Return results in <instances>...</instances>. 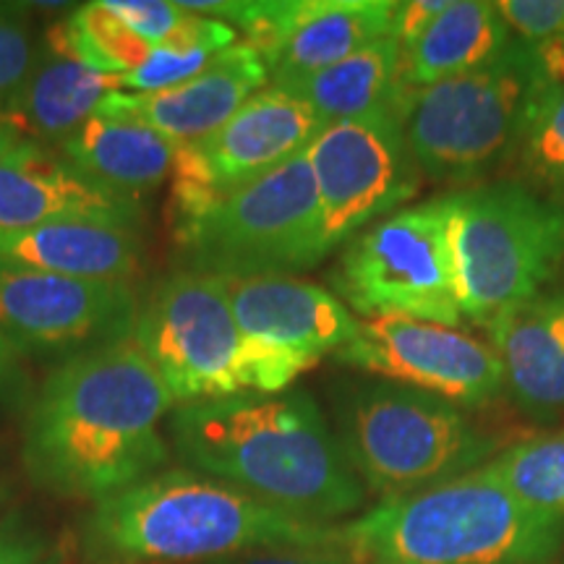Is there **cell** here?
<instances>
[{"label": "cell", "mask_w": 564, "mask_h": 564, "mask_svg": "<svg viewBox=\"0 0 564 564\" xmlns=\"http://www.w3.org/2000/svg\"><path fill=\"white\" fill-rule=\"evenodd\" d=\"M175 400L131 340L87 350L47 373L24 421L21 460L37 489L100 499L160 474L162 421Z\"/></svg>", "instance_id": "obj_1"}, {"label": "cell", "mask_w": 564, "mask_h": 564, "mask_svg": "<svg viewBox=\"0 0 564 564\" xmlns=\"http://www.w3.org/2000/svg\"><path fill=\"white\" fill-rule=\"evenodd\" d=\"M167 432L188 470L295 518L327 523L364 505L366 486L303 390L175 405Z\"/></svg>", "instance_id": "obj_2"}, {"label": "cell", "mask_w": 564, "mask_h": 564, "mask_svg": "<svg viewBox=\"0 0 564 564\" xmlns=\"http://www.w3.org/2000/svg\"><path fill=\"white\" fill-rule=\"evenodd\" d=\"M345 544L343 528L295 518L194 470L154 474L91 505L95 564H215L259 549Z\"/></svg>", "instance_id": "obj_3"}, {"label": "cell", "mask_w": 564, "mask_h": 564, "mask_svg": "<svg viewBox=\"0 0 564 564\" xmlns=\"http://www.w3.org/2000/svg\"><path fill=\"white\" fill-rule=\"evenodd\" d=\"M348 546L400 564H549L564 546V518L535 510L481 468L387 497L343 525Z\"/></svg>", "instance_id": "obj_4"}, {"label": "cell", "mask_w": 564, "mask_h": 564, "mask_svg": "<svg viewBox=\"0 0 564 564\" xmlns=\"http://www.w3.org/2000/svg\"><path fill=\"white\" fill-rule=\"evenodd\" d=\"M549 84L535 47L512 40L484 66L415 89L403 129L419 171L453 183L491 173L518 152Z\"/></svg>", "instance_id": "obj_5"}, {"label": "cell", "mask_w": 564, "mask_h": 564, "mask_svg": "<svg viewBox=\"0 0 564 564\" xmlns=\"http://www.w3.org/2000/svg\"><path fill=\"white\" fill-rule=\"evenodd\" d=\"M463 319L489 324L549 285L564 259V207L520 183L444 194Z\"/></svg>", "instance_id": "obj_6"}, {"label": "cell", "mask_w": 564, "mask_h": 564, "mask_svg": "<svg viewBox=\"0 0 564 564\" xmlns=\"http://www.w3.org/2000/svg\"><path fill=\"white\" fill-rule=\"evenodd\" d=\"M173 225L181 270L215 278L295 274L329 257L306 152Z\"/></svg>", "instance_id": "obj_7"}, {"label": "cell", "mask_w": 564, "mask_h": 564, "mask_svg": "<svg viewBox=\"0 0 564 564\" xmlns=\"http://www.w3.org/2000/svg\"><path fill=\"white\" fill-rule=\"evenodd\" d=\"M337 440L361 484L384 499L481 468L497 447L460 405L394 382L350 392Z\"/></svg>", "instance_id": "obj_8"}, {"label": "cell", "mask_w": 564, "mask_h": 564, "mask_svg": "<svg viewBox=\"0 0 564 564\" xmlns=\"http://www.w3.org/2000/svg\"><path fill=\"white\" fill-rule=\"evenodd\" d=\"M131 343L160 373L175 405L270 394L262 358L238 327L215 274H165L139 303Z\"/></svg>", "instance_id": "obj_9"}, {"label": "cell", "mask_w": 564, "mask_h": 564, "mask_svg": "<svg viewBox=\"0 0 564 564\" xmlns=\"http://www.w3.org/2000/svg\"><path fill=\"white\" fill-rule=\"evenodd\" d=\"M329 282L352 314L457 327L463 308L444 196L398 209L358 230L343 243Z\"/></svg>", "instance_id": "obj_10"}, {"label": "cell", "mask_w": 564, "mask_h": 564, "mask_svg": "<svg viewBox=\"0 0 564 564\" xmlns=\"http://www.w3.org/2000/svg\"><path fill=\"white\" fill-rule=\"evenodd\" d=\"M324 126L306 102L278 84L257 91L207 139L175 147L173 223L186 220L299 158Z\"/></svg>", "instance_id": "obj_11"}, {"label": "cell", "mask_w": 564, "mask_h": 564, "mask_svg": "<svg viewBox=\"0 0 564 564\" xmlns=\"http://www.w3.org/2000/svg\"><path fill=\"white\" fill-rule=\"evenodd\" d=\"M322 209L324 249L333 253L366 225L413 199L423 175L400 118L371 116L324 126L306 150Z\"/></svg>", "instance_id": "obj_12"}, {"label": "cell", "mask_w": 564, "mask_h": 564, "mask_svg": "<svg viewBox=\"0 0 564 564\" xmlns=\"http://www.w3.org/2000/svg\"><path fill=\"white\" fill-rule=\"evenodd\" d=\"M131 282L40 272L0 259V335L21 358H68L131 340L139 314Z\"/></svg>", "instance_id": "obj_13"}, {"label": "cell", "mask_w": 564, "mask_h": 564, "mask_svg": "<svg viewBox=\"0 0 564 564\" xmlns=\"http://www.w3.org/2000/svg\"><path fill=\"white\" fill-rule=\"evenodd\" d=\"M350 369L436 394L455 405H484L505 387L497 352L457 327L419 319H366L335 352Z\"/></svg>", "instance_id": "obj_14"}, {"label": "cell", "mask_w": 564, "mask_h": 564, "mask_svg": "<svg viewBox=\"0 0 564 564\" xmlns=\"http://www.w3.org/2000/svg\"><path fill=\"white\" fill-rule=\"evenodd\" d=\"M220 280L238 327L262 358L272 394L285 392L324 356H335L361 327L333 291L295 274Z\"/></svg>", "instance_id": "obj_15"}, {"label": "cell", "mask_w": 564, "mask_h": 564, "mask_svg": "<svg viewBox=\"0 0 564 564\" xmlns=\"http://www.w3.org/2000/svg\"><path fill=\"white\" fill-rule=\"evenodd\" d=\"M394 0H259L243 26L270 84L335 66L392 32Z\"/></svg>", "instance_id": "obj_16"}, {"label": "cell", "mask_w": 564, "mask_h": 564, "mask_svg": "<svg viewBox=\"0 0 564 564\" xmlns=\"http://www.w3.org/2000/svg\"><path fill=\"white\" fill-rule=\"evenodd\" d=\"M264 87H270V70L262 55L236 42L194 79L147 95L112 91L100 110L137 118L175 147H186L215 133Z\"/></svg>", "instance_id": "obj_17"}, {"label": "cell", "mask_w": 564, "mask_h": 564, "mask_svg": "<svg viewBox=\"0 0 564 564\" xmlns=\"http://www.w3.org/2000/svg\"><path fill=\"white\" fill-rule=\"evenodd\" d=\"M68 220L141 225L144 207L110 194L55 150L30 141L0 165V230Z\"/></svg>", "instance_id": "obj_18"}, {"label": "cell", "mask_w": 564, "mask_h": 564, "mask_svg": "<svg viewBox=\"0 0 564 564\" xmlns=\"http://www.w3.org/2000/svg\"><path fill=\"white\" fill-rule=\"evenodd\" d=\"M116 91L112 76L97 74L70 51L55 24L37 40L32 68L11 97L3 121L45 150H58Z\"/></svg>", "instance_id": "obj_19"}, {"label": "cell", "mask_w": 564, "mask_h": 564, "mask_svg": "<svg viewBox=\"0 0 564 564\" xmlns=\"http://www.w3.org/2000/svg\"><path fill=\"white\" fill-rule=\"evenodd\" d=\"M486 329L512 398L535 415L564 411V285L507 308Z\"/></svg>", "instance_id": "obj_20"}, {"label": "cell", "mask_w": 564, "mask_h": 564, "mask_svg": "<svg viewBox=\"0 0 564 564\" xmlns=\"http://www.w3.org/2000/svg\"><path fill=\"white\" fill-rule=\"evenodd\" d=\"M0 259L66 278L131 282L141 267V225L68 220L0 230Z\"/></svg>", "instance_id": "obj_21"}, {"label": "cell", "mask_w": 564, "mask_h": 564, "mask_svg": "<svg viewBox=\"0 0 564 564\" xmlns=\"http://www.w3.org/2000/svg\"><path fill=\"white\" fill-rule=\"evenodd\" d=\"M84 178L141 204L173 175L175 144L123 112L97 110L55 150Z\"/></svg>", "instance_id": "obj_22"}, {"label": "cell", "mask_w": 564, "mask_h": 564, "mask_svg": "<svg viewBox=\"0 0 564 564\" xmlns=\"http://www.w3.org/2000/svg\"><path fill=\"white\" fill-rule=\"evenodd\" d=\"M278 87L306 102L327 126L371 116L405 121L415 95L405 82L403 47L392 34L361 47L335 66L280 82Z\"/></svg>", "instance_id": "obj_23"}, {"label": "cell", "mask_w": 564, "mask_h": 564, "mask_svg": "<svg viewBox=\"0 0 564 564\" xmlns=\"http://www.w3.org/2000/svg\"><path fill=\"white\" fill-rule=\"evenodd\" d=\"M512 40L510 26L494 3L449 0L442 17L403 47L405 82L423 89L468 74L497 58Z\"/></svg>", "instance_id": "obj_24"}, {"label": "cell", "mask_w": 564, "mask_h": 564, "mask_svg": "<svg viewBox=\"0 0 564 564\" xmlns=\"http://www.w3.org/2000/svg\"><path fill=\"white\" fill-rule=\"evenodd\" d=\"M481 470L525 505L564 518V434L512 444Z\"/></svg>", "instance_id": "obj_25"}, {"label": "cell", "mask_w": 564, "mask_h": 564, "mask_svg": "<svg viewBox=\"0 0 564 564\" xmlns=\"http://www.w3.org/2000/svg\"><path fill=\"white\" fill-rule=\"evenodd\" d=\"M58 26L76 58L112 79L131 74L154 51L150 42L137 37L116 13L105 9L102 0L76 6Z\"/></svg>", "instance_id": "obj_26"}, {"label": "cell", "mask_w": 564, "mask_h": 564, "mask_svg": "<svg viewBox=\"0 0 564 564\" xmlns=\"http://www.w3.org/2000/svg\"><path fill=\"white\" fill-rule=\"evenodd\" d=\"M514 154L541 188L564 199V84L541 91Z\"/></svg>", "instance_id": "obj_27"}, {"label": "cell", "mask_w": 564, "mask_h": 564, "mask_svg": "<svg viewBox=\"0 0 564 564\" xmlns=\"http://www.w3.org/2000/svg\"><path fill=\"white\" fill-rule=\"evenodd\" d=\"M220 53L225 51H212V47L204 45L154 47L150 58L141 63L139 68H133L126 76H116V91L147 95V91L178 87V84L202 74Z\"/></svg>", "instance_id": "obj_28"}, {"label": "cell", "mask_w": 564, "mask_h": 564, "mask_svg": "<svg viewBox=\"0 0 564 564\" xmlns=\"http://www.w3.org/2000/svg\"><path fill=\"white\" fill-rule=\"evenodd\" d=\"M37 40L30 6L0 0V118L30 74Z\"/></svg>", "instance_id": "obj_29"}, {"label": "cell", "mask_w": 564, "mask_h": 564, "mask_svg": "<svg viewBox=\"0 0 564 564\" xmlns=\"http://www.w3.org/2000/svg\"><path fill=\"white\" fill-rule=\"evenodd\" d=\"M494 6L514 40L528 45L564 40V0H499Z\"/></svg>", "instance_id": "obj_30"}, {"label": "cell", "mask_w": 564, "mask_h": 564, "mask_svg": "<svg viewBox=\"0 0 564 564\" xmlns=\"http://www.w3.org/2000/svg\"><path fill=\"white\" fill-rule=\"evenodd\" d=\"M364 556L345 544L333 546H288V549H259L215 564H361Z\"/></svg>", "instance_id": "obj_31"}, {"label": "cell", "mask_w": 564, "mask_h": 564, "mask_svg": "<svg viewBox=\"0 0 564 564\" xmlns=\"http://www.w3.org/2000/svg\"><path fill=\"white\" fill-rule=\"evenodd\" d=\"M0 564H61V556L45 535L6 523L0 525Z\"/></svg>", "instance_id": "obj_32"}, {"label": "cell", "mask_w": 564, "mask_h": 564, "mask_svg": "<svg viewBox=\"0 0 564 564\" xmlns=\"http://www.w3.org/2000/svg\"><path fill=\"white\" fill-rule=\"evenodd\" d=\"M449 0H405V3H394L392 13V37L400 42V47L411 45V42L429 30L434 19H440Z\"/></svg>", "instance_id": "obj_33"}, {"label": "cell", "mask_w": 564, "mask_h": 564, "mask_svg": "<svg viewBox=\"0 0 564 564\" xmlns=\"http://www.w3.org/2000/svg\"><path fill=\"white\" fill-rule=\"evenodd\" d=\"M21 361H24V358H21L19 352L3 340V335H0V408L17 405L26 398L30 379H26V371Z\"/></svg>", "instance_id": "obj_34"}, {"label": "cell", "mask_w": 564, "mask_h": 564, "mask_svg": "<svg viewBox=\"0 0 564 564\" xmlns=\"http://www.w3.org/2000/svg\"><path fill=\"white\" fill-rule=\"evenodd\" d=\"M26 144H30V141L0 118V165H3L6 160H11L17 152L24 150Z\"/></svg>", "instance_id": "obj_35"}, {"label": "cell", "mask_w": 564, "mask_h": 564, "mask_svg": "<svg viewBox=\"0 0 564 564\" xmlns=\"http://www.w3.org/2000/svg\"><path fill=\"white\" fill-rule=\"evenodd\" d=\"M377 564H400V562H377Z\"/></svg>", "instance_id": "obj_36"}, {"label": "cell", "mask_w": 564, "mask_h": 564, "mask_svg": "<svg viewBox=\"0 0 564 564\" xmlns=\"http://www.w3.org/2000/svg\"><path fill=\"white\" fill-rule=\"evenodd\" d=\"M87 564H95V562H87Z\"/></svg>", "instance_id": "obj_37"}]
</instances>
